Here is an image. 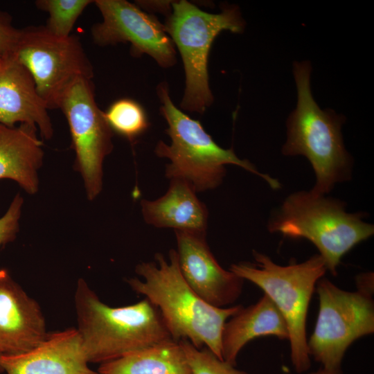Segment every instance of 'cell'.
<instances>
[{
    "label": "cell",
    "instance_id": "obj_14",
    "mask_svg": "<svg viewBox=\"0 0 374 374\" xmlns=\"http://www.w3.org/2000/svg\"><path fill=\"white\" fill-rule=\"evenodd\" d=\"M0 363L7 374H99L89 367L77 328L48 333L27 352L2 355Z\"/></svg>",
    "mask_w": 374,
    "mask_h": 374
},
{
    "label": "cell",
    "instance_id": "obj_10",
    "mask_svg": "<svg viewBox=\"0 0 374 374\" xmlns=\"http://www.w3.org/2000/svg\"><path fill=\"white\" fill-rule=\"evenodd\" d=\"M59 109L69 124L75 169L82 176L87 199L92 201L103 189V163L114 148V132L96 102L90 79L75 81L62 96Z\"/></svg>",
    "mask_w": 374,
    "mask_h": 374
},
{
    "label": "cell",
    "instance_id": "obj_11",
    "mask_svg": "<svg viewBox=\"0 0 374 374\" xmlns=\"http://www.w3.org/2000/svg\"><path fill=\"white\" fill-rule=\"evenodd\" d=\"M103 20L91 28L93 42L100 46L130 44L131 54H147L164 68L176 62L175 44L164 24L135 3L126 0H96Z\"/></svg>",
    "mask_w": 374,
    "mask_h": 374
},
{
    "label": "cell",
    "instance_id": "obj_17",
    "mask_svg": "<svg viewBox=\"0 0 374 374\" xmlns=\"http://www.w3.org/2000/svg\"><path fill=\"white\" fill-rule=\"evenodd\" d=\"M170 180L164 195L154 201H141L144 220L156 227L206 233L208 213L205 204L188 182L179 179Z\"/></svg>",
    "mask_w": 374,
    "mask_h": 374
},
{
    "label": "cell",
    "instance_id": "obj_22",
    "mask_svg": "<svg viewBox=\"0 0 374 374\" xmlns=\"http://www.w3.org/2000/svg\"><path fill=\"white\" fill-rule=\"evenodd\" d=\"M192 374H248L219 358L206 347L197 348L188 340H180Z\"/></svg>",
    "mask_w": 374,
    "mask_h": 374
},
{
    "label": "cell",
    "instance_id": "obj_16",
    "mask_svg": "<svg viewBox=\"0 0 374 374\" xmlns=\"http://www.w3.org/2000/svg\"><path fill=\"white\" fill-rule=\"evenodd\" d=\"M37 131L33 125L0 124V179L16 181L30 195L39 190L38 172L44 155Z\"/></svg>",
    "mask_w": 374,
    "mask_h": 374
},
{
    "label": "cell",
    "instance_id": "obj_25",
    "mask_svg": "<svg viewBox=\"0 0 374 374\" xmlns=\"http://www.w3.org/2000/svg\"><path fill=\"white\" fill-rule=\"evenodd\" d=\"M136 2L135 4L140 8H143V9L160 12L166 14L167 16L170 15L172 10V1H138Z\"/></svg>",
    "mask_w": 374,
    "mask_h": 374
},
{
    "label": "cell",
    "instance_id": "obj_5",
    "mask_svg": "<svg viewBox=\"0 0 374 374\" xmlns=\"http://www.w3.org/2000/svg\"><path fill=\"white\" fill-rule=\"evenodd\" d=\"M339 199L311 190L290 194L268 222L271 233L305 238L320 252L326 269L337 275L341 258L374 233V226L361 213H348Z\"/></svg>",
    "mask_w": 374,
    "mask_h": 374
},
{
    "label": "cell",
    "instance_id": "obj_12",
    "mask_svg": "<svg viewBox=\"0 0 374 374\" xmlns=\"http://www.w3.org/2000/svg\"><path fill=\"white\" fill-rule=\"evenodd\" d=\"M175 233L179 269L190 287L213 306L233 303L242 292L244 280L220 265L206 243V233Z\"/></svg>",
    "mask_w": 374,
    "mask_h": 374
},
{
    "label": "cell",
    "instance_id": "obj_27",
    "mask_svg": "<svg viewBox=\"0 0 374 374\" xmlns=\"http://www.w3.org/2000/svg\"><path fill=\"white\" fill-rule=\"evenodd\" d=\"M5 57L3 55V54L0 52V70L1 69L3 63H4Z\"/></svg>",
    "mask_w": 374,
    "mask_h": 374
},
{
    "label": "cell",
    "instance_id": "obj_24",
    "mask_svg": "<svg viewBox=\"0 0 374 374\" xmlns=\"http://www.w3.org/2000/svg\"><path fill=\"white\" fill-rule=\"evenodd\" d=\"M20 31L13 26L11 16L0 10V52L4 57L14 55Z\"/></svg>",
    "mask_w": 374,
    "mask_h": 374
},
{
    "label": "cell",
    "instance_id": "obj_9",
    "mask_svg": "<svg viewBox=\"0 0 374 374\" xmlns=\"http://www.w3.org/2000/svg\"><path fill=\"white\" fill-rule=\"evenodd\" d=\"M319 310L308 342L310 355L323 368L341 371L346 350L356 339L374 332L371 293L342 290L328 279L319 280Z\"/></svg>",
    "mask_w": 374,
    "mask_h": 374
},
{
    "label": "cell",
    "instance_id": "obj_2",
    "mask_svg": "<svg viewBox=\"0 0 374 374\" xmlns=\"http://www.w3.org/2000/svg\"><path fill=\"white\" fill-rule=\"evenodd\" d=\"M78 328L89 363L103 364L174 341L163 317L149 300L111 307L80 278L74 296Z\"/></svg>",
    "mask_w": 374,
    "mask_h": 374
},
{
    "label": "cell",
    "instance_id": "obj_21",
    "mask_svg": "<svg viewBox=\"0 0 374 374\" xmlns=\"http://www.w3.org/2000/svg\"><path fill=\"white\" fill-rule=\"evenodd\" d=\"M91 0H37L35 6L48 14L46 28L52 34L66 37Z\"/></svg>",
    "mask_w": 374,
    "mask_h": 374
},
{
    "label": "cell",
    "instance_id": "obj_4",
    "mask_svg": "<svg viewBox=\"0 0 374 374\" xmlns=\"http://www.w3.org/2000/svg\"><path fill=\"white\" fill-rule=\"evenodd\" d=\"M157 94L171 143L160 141L154 152L159 157L170 160L166 168V177L183 179L196 193L204 192L220 186L226 175L225 166L232 164L260 177L272 189L280 188L277 179L260 172L248 160L240 159L232 148L219 146L199 121L177 108L170 97L166 82L157 87Z\"/></svg>",
    "mask_w": 374,
    "mask_h": 374
},
{
    "label": "cell",
    "instance_id": "obj_7",
    "mask_svg": "<svg viewBox=\"0 0 374 374\" xmlns=\"http://www.w3.org/2000/svg\"><path fill=\"white\" fill-rule=\"evenodd\" d=\"M164 26L180 53L185 71L186 87L180 106L203 114L213 101L208 73L212 44L222 31H243L244 21L240 10L234 5H225L220 12L213 14L185 0L173 1Z\"/></svg>",
    "mask_w": 374,
    "mask_h": 374
},
{
    "label": "cell",
    "instance_id": "obj_1",
    "mask_svg": "<svg viewBox=\"0 0 374 374\" xmlns=\"http://www.w3.org/2000/svg\"><path fill=\"white\" fill-rule=\"evenodd\" d=\"M154 258L156 262L136 266L143 280L132 278L127 283L157 307L174 341L185 339L197 348L206 347L223 359L224 326L242 306L217 308L201 299L183 278L175 250H170L168 260L160 253Z\"/></svg>",
    "mask_w": 374,
    "mask_h": 374
},
{
    "label": "cell",
    "instance_id": "obj_6",
    "mask_svg": "<svg viewBox=\"0 0 374 374\" xmlns=\"http://www.w3.org/2000/svg\"><path fill=\"white\" fill-rule=\"evenodd\" d=\"M253 255L256 263L232 264L229 270L258 286L274 303L287 324L292 364L303 373L311 364L307 312L315 285L327 270L324 260L316 254L303 262L281 266L263 253L253 251Z\"/></svg>",
    "mask_w": 374,
    "mask_h": 374
},
{
    "label": "cell",
    "instance_id": "obj_3",
    "mask_svg": "<svg viewBox=\"0 0 374 374\" xmlns=\"http://www.w3.org/2000/svg\"><path fill=\"white\" fill-rule=\"evenodd\" d=\"M311 71L308 61L294 64L297 105L287 121V140L282 152L305 157L316 177L310 190L325 195L336 184L350 179L353 159L345 148L341 134L344 117L319 107L311 91Z\"/></svg>",
    "mask_w": 374,
    "mask_h": 374
},
{
    "label": "cell",
    "instance_id": "obj_26",
    "mask_svg": "<svg viewBox=\"0 0 374 374\" xmlns=\"http://www.w3.org/2000/svg\"><path fill=\"white\" fill-rule=\"evenodd\" d=\"M341 371H329L324 368H321L317 372L311 373L310 374H341Z\"/></svg>",
    "mask_w": 374,
    "mask_h": 374
},
{
    "label": "cell",
    "instance_id": "obj_23",
    "mask_svg": "<svg viewBox=\"0 0 374 374\" xmlns=\"http://www.w3.org/2000/svg\"><path fill=\"white\" fill-rule=\"evenodd\" d=\"M23 203V197L20 193H17L6 213L0 217V247L16 238L19 230V219Z\"/></svg>",
    "mask_w": 374,
    "mask_h": 374
},
{
    "label": "cell",
    "instance_id": "obj_20",
    "mask_svg": "<svg viewBox=\"0 0 374 374\" xmlns=\"http://www.w3.org/2000/svg\"><path fill=\"white\" fill-rule=\"evenodd\" d=\"M107 122L113 132L133 141L149 127L144 109L130 98L114 102L105 112Z\"/></svg>",
    "mask_w": 374,
    "mask_h": 374
},
{
    "label": "cell",
    "instance_id": "obj_8",
    "mask_svg": "<svg viewBox=\"0 0 374 374\" xmlns=\"http://www.w3.org/2000/svg\"><path fill=\"white\" fill-rule=\"evenodd\" d=\"M13 55L32 75L48 109H59L62 96L78 79L93 77L80 39L56 36L44 25L21 29Z\"/></svg>",
    "mask_w": 374,
    "mask_h": 374
},
{
    "label": "cell",
    "instance_id": "obj_15",
    "mask_svg": "<svg viewBox=\"0 0 374 374\" xmlns=\"http://www.w3.org/2000/svg\"><path fill=\"white\" fill-rule=\"evenodd\" d=\"M48 109L28 70L14 55L5 57L0 70V124L33 125L43 139H51L53 127Z\"/></svg>",
    "mask_w": 374,
    "mask_h": 374
},
{
    "label": "cell",
    "instance_id": "obj_13",
    "mask_svg": "<svg viewBox=\"0 0 374 374\" xmlns=\"http://www.w3.org/2000/svg\"><path fill=\"white\" fill-rule=\"evenodd\" d=\"M45 319L37 301L0 269V353L15 355L37 346L48 335Z\"/></svg>",
    "mask_w": 374,
    "mask_h": 374
},
{
    "label": "cell",
    "instance_id": "obj_18",
    "mask_svg": "<svg viewBox=\"0 0 374 374\" xmlns=\"http://www.w3.org/2000/svg\"><path fill=\"white\" fill-rule=\"evenodd\" d=\"M266 335L288 339L287 324L274 303L264 295L226 321L222 335V359L235 366L241 349L251 340Z\"/></svg>",
    "mask_w": 374,
    "mask_h": 374
},
{
    "label": "cell",
    "instance_id": "obj_19",
    "mask_svg": "<svg viewBox=\"0 0 374 374\" xmlns=\"http://www.w3.org/2000/svg\"><path fill=\"white\" fill-rule=\"evenodd\" d=\"M99 374H192L179 342L170 341L100 364Z\"/></svg>",
    "mask_w": 374,
    "mask_h": 374
},
{
    "label": "cell",
    "instance_id": "obj_28",
    "mask_svg": "<svg viewBox=\"0 0 374 374\" xmlns=\"http://www.w3.org/2000/svg\"><path fill=\"white\" fill-rule=\"evenodd\" d=\"M1 355H1V353H0V358H1ZM1 372H3V368H2V367H1V363H0V373H1Z\"/></svg>",
    "mask_w": 374,
    "mask_h": 374
}]
</instances>
